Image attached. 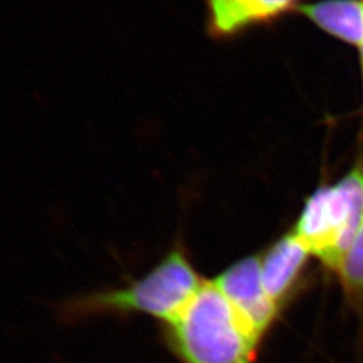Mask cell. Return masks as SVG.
<instances>
[{"instance_id":"cell-1","label":"cell","mask_w":363,"mask_h":363,"mask_svg":"<svg viewBox=\"0 0 363 363\" xmlns=\"http://www.w3.org/2000/svg\"><path fill=\"white\" fill-rule=\"evenodd\" d=\"M205 280L196 272L187 249L175 242L155 265L121 286L78 294L57 310L60 322L77 325L94 318L148 316L162 325L177 319Z\"/></svg>"},{"instance_id":"cell-2","label":"cell","mask_w":363,"mask_h":363,"mask_svg":"<svg viewBox=\"0 0 363 363\" xmlns=\"http://www.w3.org/2000/svg\"><path fill=\"white\" fill-rule=\"evenodd\" d=\"M160 337L181 363H253L259 351L213 280L177 319L160 325Z\"/></svg>"},{"instance_id":"cell-3","label":"cell","mask_w":363,"mask_h":363,"mask_svg":"<svg viewBox=\"0 0 363 363\" xmlns=\"http://www.w3.org/2000/svg\"><path fill=\"white\" fill-rule=\"evenodd\" d=\"M363 220V166L306 201L294 233L327 269L337 272Z\"/></svg>"},{"instance_id":"cell-4","label":"cell","mask_w":363,"mask_h":363,"mask_svg":"<svg viewBox=\"0 0 363 363\" xmlns=\"http://www.w3.org/2000/svg\"><path fill=\"white\" fill-rule=\"evenodd\" d=\"M213 281L229 301L250 342L259 349L272 331L281 310L262 286L259 256L235 261Z\"/></svg>"},{"instance_id":"cell-5","label":"cell","mask_w":363,"mask_h":363,"mask_svg":"<svg viewBox=\"0 0 363 363\" xmlns=\"http://www.w3.org/2000/svg\"><path fill=\"white\" fill-rule=\"evenodd\" d=\"M311 257L308 247L292 230L259 255L262 286L281 311L304 286Z\"/></svg>"},{"instance_id":"cell-6","label":"cell","mask_w":363,"mask_h":363,"mask_svg":"<svg viewBox=\"0 0 363 363\" xmlns=\"http://www.w3.org/2000/svg\"><path fill=\"white\" fill-rule=\"evenodd\" d=\"M296 0H206L211 30L229 35L286 11Z\"/></svg>"},{"instance_id":"cell-7","label":"cell","mask_w":363,"mask_h":363,"mask_svg":"<svg viewBox=\"0 0 363 363\" xmlns=\"http://www.w3.org/2000/svg\"><path fill=\"white\" fill-rule=\"evenodd\" d=\"M298 10L328 34L363 49V0H325Z\"/></svg>"},{"instance_id":"cell-8","label":"cell","mask_w":363,"mask_h":363,"mask_svg":"<svg viewBox=\"0 0 363 363\" xmlns=\"http://www.w3.org/2000/svg\"><path fill=\"white\" fill-rule=\"evenodd\" d=\"M337 273L349 304L363 315V220Z\"/></svg>"},{"instance_id":"cell-9","label":"cell","mask_w":363,"mask_h":363,"mask_svg":"<svg viewBox=\"0 0 363 363\" xmlns=\"http://www.w3.org/2000/svg\"><path fill=\"white\" fill-rule=\"evenodd\" d=\"M361 52H362V61H363V49H361Z\"/></svg>"}]
</instances>
